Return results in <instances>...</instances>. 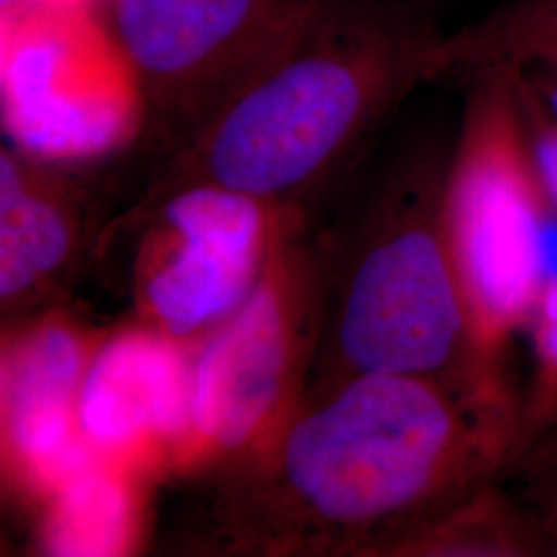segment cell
Returning a JSON list of instances; mask_svg holds the SVG:
<instances>
[{
	"mask_svg": "<svg viewBox=\"0 0 557 557\" xmlns=\"http://www.w3.org/2000/svg\"><path fill=\"white\" fill-rule=\"evenodd\" d=\"M518 69V66H517ZM518 91L524 137L541 193L557 218V119L518 69Z\"/></svg>",
	"mask_w": 557,
	"mask_h": 557,
	"instance_id": "obj_15",
	"label": "cell"
},
{
	"mask_svg": "<svg viewBox=\"0 0 557 557\" xmlns=\"http://www.w3.org/2000/svg\"><path fill=\"white\" fill-rule=\"evenodd\" d=\"M531 347V380L522 397L529 450L557 423V275L547 278L522 331Z\"/></svg>",
	"mask_w": 557,
	"mask_h": 557,
	"instance_id": "obj_14",
	"label": "cell"
},
{
	"mask_svg": "<svg viewBox=\"0 0 557 557\" xmlns=\"http://www.w3.org/2000/svg\"><path fill=\"white\" fill-rule=\"evenodd\" d=\"M386 557H547V552L522 498L490 481L398 539Z\"/></svg>",
	"mask_w": 557,
	"mask_h": 557,
	"instance_id": "obj_11",
	"label": "cell"
},
{
	"mask_svg": "<svg viewBox=\"0 0 557 557\" xmlns=\"http://www.w3.org/2000/svg\"><path fill=\"white\" fill-rule=\"evenodd\" d=\"M533 85L539 98L557 119V54H545L518 66Z\"/></svg>",
	"mask_w": 557,
	"mask_h": 557,
	"instance_id": "obj_17",
	"label": "cell"
},
{
	"mask_svg": "<svg viewBox=\"0 0 557 557\" xmlns=\"http://www.w3.org/2000/svg\"><path fill=\"white\" fill-rule=\"evenodd\" d=\"M522 502L537 520L547 557H557V455L537 460Z\"/></svg>",
	"mask_w": 557,
	"mask_h": 557,
	"instance_id": "obj_16",
	"label": "cell"
},
{
	"mask_svg": "<svg viewBox=\"0 0 557 557\" xmlns=\"http://www.w3.org/2000/svg\"><path fill=\"white\" fill-rule=\"evenodd\" d=\"M460 83L465 106L444 176L446 232L469 306L479 384L522 418L512 343L549 277L557 218L524 137L517 66H492Z\"/></svg>",
	"mask_w": 557,
	"mask_h": 557,
	"instance_id": "obj_4",
	"label": "cell"
},
{
	"mask_svg": "<svg viewBox=\"0 0 557 557\" xmlns=\"http://www.w3.org/2000/svg\"><path fill=\"white\" fill-rule=\"evenodd\" d=\"M21 4H25V0H2V9L7 11H13L15 7H21Z\"/></svg>",
	"mask_w": 557,
	"mask_h": 557,
	"instance_id": "obj_18",
	"label": "cell"
},
{
	"mask_svg": "<svg viewBox=\"0 0 557 557\" xmlns=\"http://www.w3.org/2000/svg\"><path fill=\"white\" fill-rule=\"evenodd\" d=\"M83 338L44 322L15 338L2 358V418L13 457L34 478L59 487L91 467L77 421L87 370Z\"/></svg>",
	"mask_w": 557,
	"mask_h": 557,
	"instance_id": "obj_8",
	"label": "cell"
},
{
	"mask_svg": "<svg viewBox=\"0 0 557 557\" xmlns=\"http://www.w3.org/2000/svg\"><path fill=\"white\" fill-rule=\"evenodd\" d=\"M319 0H112L145 114L174 151L252 79Z\"/></svg>",
	"mask_w": 557,
	"mask_h": 557,
	"instance_id": "obj_5",
	"label": "cell"
},
{
	"mask_svg": "<svg viewBox=\"0 0 557 557\" xmlns=\"http://www.w3.org/2000/svg\"><path fill=\"white\" fill-rule=\"evenodd\" d=\"M545 54H557V0H502L479 20L446 32L430 83H460L479 71L522 66Z\"/></svg>",
	"mask_w": 557,
	"mask_h": 557,
	"instance_id": "obj_12",
	"label": "cell"
},
{
	"mask_svg": "<svg viewBox=\"0 0 557 557\" xmlns=\"http://www.w3.org/2000/svg\"><path fill=\"white\" fill-rule=\"evenodd\" d=\"M77 421L85 442L103 450L193 430V368L176 338L158 329L110 338L87 363Z\"/></svg>",
	"mask_w": 557,
	"mask_h": 557,
	"instance_id": "obj_9",
	"label": "cell"
},
{
	"mask_svg": "<svg viewBox=\"0 0 557 557\" xmlns=\"http://www.w3.org/2000/svg\"><path fill=\"white\" fill-rule=\"evenodd\" d=\"M306 299L296 278L267 264L250 296L218 324L193 363V432L215 450H244L289 397Z\"/></svg>",
	"mask_w": 557,
	"mask_h": 557,
	"instance_id": "obj_7",
	"label": "cell"
},
{
	"mask_svg": "<svg viewBox=\"0 0 557 557\" xmlns=\"http://www.w3.org/2000/svg\"><path fill=\"white\" fill-rule=\"evenodd\" d=\"M75 186L25 149L0 153V299L15 306L75 255Z\"/></svg>",
	"mask_w": 557,
	"mask_h": 557,
	"instance_id": "obj_10",
	"label": "cell"
},
{
	"mask_svg": "<svg viewBox=\"0 0 557 557\" xmlns=\"http://www.w3.org/2000/svg\"><path fill=\"white\" fill-rule=\"evenodd\" d=\"M446 160L444 151L423 149L398 161L335 246L319 333L324 384L358 374L416 376L498 407L479 384L469 306L446 232Z\"/></svg>",
	"mask_w": 557,
	"mask_h": 557,
	"instance_id": "obj_3",
	"label": "cell"
},
{
	"mask_svg": "<svg viewBox=\"0 0 557 557\" xmlns=\"http://www.w3.org/2000/svg\"><path fill=\"white\" fill-rule=\"evenodd\" d=\"M230 483L239 547L386 556L529 453L522 419L436 380L358 374L285 421Z\"/></svg>",
	"mask_w": 557,
	"mask_h": 557,
	"instance_id": "obj_1",
	"label": "cell"
},
{
	"mask_svg": "<svg viewBox=\"0 0 557 557\" xmlns=\"http://www.w3.org/2000/svg\"><path fill=\"white\" fill-rule=\"evenodd\" d=\"M446 32L430 0H319L277 54L172 153L143 202L215 184L298 211L430 83Z\"/></svg>",
	"mask_w": 557,
	"mask_h": 557,
	"instance_id": "obj_2",
	"label": "cell"
},
{
	"mask_svg": "<svg viewBox=\"0 0 557 557\" xmlns=\"http://www.w3.org/2000/svg\"><path fill=\"white\" fill-rule=\"evenodd\" d=\"M131 518L124 485L91 465L57 487L44 545L52 556H116L126 547Z\"/></svg>",
	"mask_w": 557,
	"mask_h": 557,
	"instance_id": "obj_13",
	"label": "cell"
},
{
	"mask_svg": "<svg viewBox=\"0 0 557 557\" xmlns=\"http://www.w3.org/2000/svg\"><path fill=\"white\" fill-rule=\"evenodd\" d=\"M143 207L170 232L168 252L143 283L156 329L186 338L220 324L267 269L269 232L296 211L215 184H190Z\"/></svg>",
	"mask_w": 557,
	"mask_h": 557,
	"instance_id": "obj_6",
	"label": "cell"
}]
</instances>
